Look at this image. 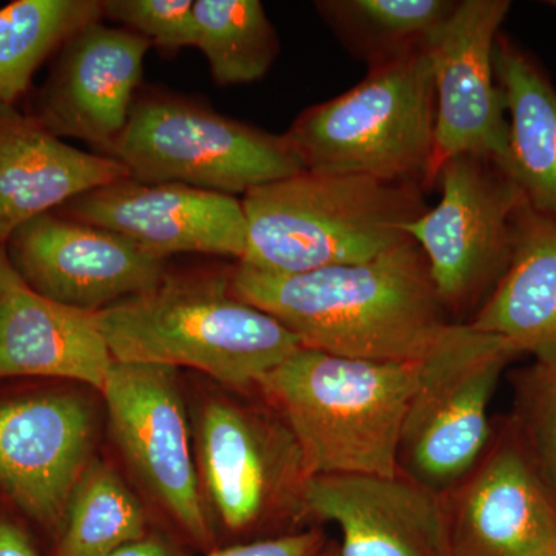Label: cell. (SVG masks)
I'll return each mask as SVG.
<instances>
[{
    "instance_id": "16",
    "label": "cell",
    "mask_w": 556,
    "mask_h": 556,
    "mask_svg": "<svg viewBox=\"0 0 556 556\" xmlns=\"http://www.w3.org/2000/svg\"><path fill=\"white\" fill-rule=\"evenodd\" d=\"M150 42L93 22L60 49L31 118L58 138L89 142L113 156L135 104Z\"/></svg>"
},
{
    "instance_id": "6",
    "label": "cell",
    "mask_w": 556,
    "mask_h": 556,
    "mask_svg": "<svg viewBox=\"0 0 556 556\" xmlns=\"http://www.w3.org/2000/svg\"><path fill=\"white\" fill-rule=\"evenodd\" d=\"M518 357L503 339L452 321L417 362L399 452L402 473L442 495L459 484L492 442L490 404Z\"/></svg>"
},
{
    "instance_id": "9",
    "label": "cell",
    "mask_w": 556,
    "mask_h": 556,
    "mask_svg": "<svg viewBox=\"0 0 556 556\" xmlns=\"http://www.w3.org/2000/svg\"><path fill=\"white\" fill-rule=\"evenodd\" d=\"M434 185L441 200L405 233L422 251L445 311L475 314L510 265L527 200L506 172L481 156L445 161Z\"/></svg>"
},
{
    "instance_id": "29",
    "label": "cell",
    "mask_w": 556,
    "mask_h": 556,
    "mask_svg": "<svg viewBox=\"0 0 556 556\" xmlns=\"http://www.w3.org/2000/svg\"><path fill=\"white\" fill-rule=\"evenodd\" d=\"M0 556H43L36 530L0 500Z\"/></svg>"
},
{
    "instance_id": "33",
    "label": "cell",
    "mask_w": 556,
    "mask_h": 556,
    "mask_svg": "<svg viewBox=\"0 0 556 556\" xmlns=\"http://www.w3.org/2000/svg\"><path fill=\"white\" fill-rule=\"evenodd\" d=\"M448 556H466V555H460V554H457V552L450 551Z\"/></svg>"
},
{
    "instance_id": "30",
    "label": "cell",
    "mask_w": 556,
    "mask_h": 556,
    "mask_svg": "<svg viewBox=\"0 0 556 556\" xmlns=\"http://www.w3.org/2000/svg\"><path fill=\"white\" fill-rule=\"evenodd\" d=\"M108 556H186L181 548L175 546L167 538L149 533L141 540L116 548Z\"/></svg>"
},
{
    "instance_id": "17",
    "label": "cell",
    "mask_w": 556,
    "mask_h": 556,
    "mask_svg": "<svg viewBox=\"0 0 556 556\" xmlns=\"http://www.w3.org/2000/svg\"><path fill=\"white\" fill-rule=\"evenodd\" d=\"M306 521L338 526L339 556H448L444 495L407 475H321L303 495Z\"/></svg>"
},
{
    "instance_id": "19",
    "label": "cell",
    "mask_w": 556,
    "mask_h": 556,
    "mask_svg": "<svg viewBox=\"0 0 556 556\" xmlns=\"http://www.w3.org/2000/svg\"><path fill=\"white\" fill-rule=\"evenodd\" d=\"M113 364L94 313L40 298L21 278L3 292L0 380H58L102 394Z\"/></svg>"
},
{
    "instance_id": "24",
    "label": "cell",
    "mask_w": 556,
    "mask_h": 556,
    "mask_svg": "<svg viewBox=\"0 0 556 556\" xmlns=\"http://www.w3.org/2000/svg\"><path fill=\"white\" fill-rule=\"evenodd\" d=\"M102 17L101 0H17L0 10V104H16L47 58Z\"/></svg>"
},
{
    "instance_id": "23",
    "label": "cell",
    "mask_w": 556,
    "mask_h": 556,
    "mask_svg": "<svg viewBox=\"0 0 556 556\" xmlns=\"http://www.w3.org/2000/svg\"><path fill=\"white\" fill-rule=\"evenodd\" d=\"M146 535L137 495L112 464L94 456L70 496L53 556H108Z\"/></svg>"
},
{
    "instance_id": "12",
    "label": "cell",
    "mask_w": 556,
    "mask_h": 556,
    "mask_svg": "<svg viewBox=\"0 0 556 556\" xmlns=\"http://www.w3.org/2000/svg\"><path fill=\"white\" fill-rule=\"evenodd\" d=\"M510 5L507 0H459L428 46L437 126L427 186L434 185L445 161L459 155L492 160L506 172L508 121L495 54Z\"/></svg>"
},
{
    "instance_id": "20",
    "label": "cell",
    "mask_w": 556,
    "mask_h": 556,
    "mask_svg": "<svg viewBox=\"0 0 556 556\" xmlns=\"http://www.w3.org/2000/svg\"><path fill=\"white\" fill-rule=\"evenodd\" d=\"M467 324L519 356L556 357V215L526 204L510 265Z\"/></svg>"
},
{
    "instance_id": "18",
    "label": "cell",
    "mask_w": 556,
    "mask_h": 556,
    "mask_svg": "<svg viewBox=\"0 0 556 556\" xmlns=\"http://www.w3.org/2000/svg\"><path fill=\"white\" fill-rule=\"evenodd\" d=\"M126 178L118 160L73 148L14 105L0 104V247L30 219Z\"/></svg>"
},
{
    "instance_id": "13",
    "label": "cell",
    "mask_w": 556,
    "mask_h": 556,
    "mask_svg": "<svg viewBox=\"0 0 556 556\" xmlns=\"http://www.w3.org/2000/svg\"><path fill=\"white\" fill-rule=\"evenodd\" d=\"M5 251L25 287L87 313L150 291L167 274L166 258L60 212L39 215L14 230Z\"/></svg>"
},
{
    "instance_id": "21",
    "label": "cell",
    "mask_w": 556,
    "mask_h": 556,
    "mask_svg": "<svg viewBox=\"0 0 556 556\" xmlns=\"http://www.w3.org/2000/svg\"><path fill=\"white\" fill-rule=\"evenodd\" d=\"M496 76L508 121V177L530 207L556 215V89L525 50L500 35Z\"/></svg>"
},
{
    "instance_id": "34",
    "label": "cell",
    "mask_w": 556,
    "mask_h": 556,
    "mask_svg": "<svg viewBox=\"0 0 556 556\" xmlns=\"http://www.w3.org/2000/svg\"><path fill=\"white\" fill-rule=\"evenodd\" d=\"M548 5L554 7V9L556 10V0H552V2H548Z\"/></svg>"
},
{
    "instance_id": "32",
    "label": "cell",
    "mask_w": 556,
    "mask_h": 556,
    "mask_svg": "<svg viewBox=\"0 0 556 556\" xmlns=\"http://www.w3.org/2000/svg\"><path fill=\"white\" fill-rule=\"evenodd\" d=\"M324 556H339L338 546L336 544H327V548H325Z\"/></svg>"
},
{
    "instance_id": "8",
    "label": "cell",
    "mask_w": 556,
    "mask_h": 556,
    "mask_svg": "<svg viewBox=\"0 0 556 556\" xmlns=\"http://www.w3.org/2000/svg\"><path fill=\"white\" fill-rule=\"evenodd\" d=\"M112 159L144 182L237 195L305 170L285 138L170 94L135 101Z\"/></svg>"
},
{
    "instance_id": "2",
    "label": "cell",
    "mask_w": 556,
    "mask_h": 556,
    "mask_svg": "<svg viewBox=\"0 0 556 556\" xmlns=\"http://www.w3.org/2000/svg\"><path fill=\"white\" fill-rule=\"evenodd\" d=\"M115 362L192 368L229 388L257 387L299 339L237 298L230 274H179L94 313Z\"/></svg>"
},
{
    "instance_id": "27",
    "label": "cell",
    "mask_w": 556,
    "mask_h": 556,
    "mask_svg": "<svg viewBox=\"0 0 556 556\" xmlns=\"http://www.w3.org/2000/svg\"><path fill=\"white\" fill-rule=\"evenodd\" d=\"M195 0H102V16L167 53L195 47Z\"/></svg>"
},
{
    "instance_id": "11",
    "label": "cell",
    "mask_w": 556,
    "mask_h": 556,
    "mask_svg": "<svg viewBox=\"0 0 556 556\" xmlns=\"http://www.w3.org/2000/svg\"><path fill=\"white\" fill-rule=\"evenodd\" d=\"M101 396L110 437L138 484L179 533L211 552L217 530L201 495L178 369L115 362Z\"/></svg>"
},
{
    "instance_id": "14",
    "label": "cell",
    "mask_w": 556,
    "mask_h": 556,
    "mask_svg": "<svg viewBox=\"0 0 556 556\" xmlns=\"http://www.w3.org/2000/svg\"><path fill=\"white\" fill-rule=\"evenodd\" d=\"M450 551L466 556H556V497L510 419L478 466L444 493Z\"/></svg>"
},
{
    "instance_id": "31",
    "label": "cell",
    "mask_w": 556,
    "mask_h": 556,
    "mask_svg": "<svg viewBox=\"0 0 556 556\" xmlns=\"http://www.w3.org/2000/svg\"><path fill=\"white\" fill-rule=\"evenodd\" d=\"M16 270L11 266L9 255H7L5 247H0V298L14 283L20 280Z\"/></svg>"
},
{
    "instance_id": "4",
    "label": "cell",
    "mask_w": 556,
    "mask_h": 556,
    "mask_svg": "<svg viewBox=\"0 0 556 556\" xmlns=\"http://www.w3.org/2000/svg\"><path fill=\"white\" fill-rule=\"evenodd\" d=\"M248 249L239 265L300 274L367 262L407 240L426 214L422 188L302 170L244 193Z\"/></svg>"
},
{
    "instance_id": "3",
    "label": "cell",
    "mask_w": 556,
    "mask_h": 556,
    "mask_svg": "<svg viewBox=\"0 0 556 556\" xmlns=\"http://www.w3.org/2000/svg\"><path fill=\"white\" fill-rule=\"evenodd\" d=\"M417 362H376L300 346L257 383L294 434L311 477L402 473V430Z\"/></svg>"
},
{
    "instance_id": "25",
    "label": "cell",
    "mask_w": 556,
    "mask_h": 556,
    "mask_svg": "<svg viewBox=\"0 0 556 556\" xmlns=\"http://www.w3.org/2000/svg\"><path fill=\"white\" fill-rule=\"evenodd\" d=\"M195 47L219 86L257 83L278 54V38L258 0H195Z\"/></svg>"
},
{
    "instance_id": "1",
    "label": "cell",
    "mask_w": 556,
    "mask_h": 556,
    "mask_svg": "<svg viewBox=\"0 0 556 556\" xmlns=\"http://www.w3.org/2000/svg\"><path fill=\"white\" fill-rule=\"evenodd\" d=\"M237 298L265 311L300 345L334 356L413 364L452 321L412 239L367 262L270 274L237 265Z\"/></svg>"
},
{
    "instance_id": "10",
    "label": "cell",
    "mask_w": 556,
    "mask_h": 556,
    "mask_svg": "<svg viewBox=\"0 0 556 556\" xmlns=\"http://www.w3.org/2000/svg\"><path fill=\"white\" fill-rule=\"evenodd\" d=\"M97 412L73 383L0 380V500L51 543L94 457Z\"/></svg>"
},
{
    "instance_id": "15",
    "label": "cell",
    "mask_w": 556,
    "mask_h": 556,
    "mask_svg": "<svg viewBox=\"0 0 556 556\" xmlns=\"http://www.w3.org/2000/svg\"><path fill=\"white\" fill-rule=\"evenodd\" d=\"M54 212L118 233L161 258L208 254L241 262L247 254L248 222L241 201L178 182L121 179Z\"/></svg>"
},
{
    "instance_id": "5",
    "label": "cell",
    "mask_w": 556,
    "mask_h": 556,
    "mask_svg": "<svg viewBox=\"0 0 556 556\" xmlns=\"http://www.w3.org/2000/svg\"><path fill=\"white\" fill-rule=\"evenodd\" d=\"M437 91L428 49L369 68L357 86L306 109L285 138L305 170L427 186Z\"/></svg>"
},
{
    "instance_id": "7",
    "label": "cell",
    "mask_w": 556,
    "mask_h": 556,
    "mask_svg": "<svg viewBox=\"0 0 556 556\" xmlns=\"http://www.w3.org/2000/svg\"><path fill=\"white\" fill-rule=\"evenodd\" d=\"M193 455L215 529L249 535L305 522L309 475L294 434L273 408L208 393L193 408Z\"/></svg>"
},
{
    "instance_id": "28",
    "label": "cell",
    "mask_w": 556,
    "mask_h": 556,
    "mask_svg": "<svg viewBox=\"0 0 556 556\" xmlns=\"http://www.w3.org/2000/svg\"><path fill=\"white\" fill-rule=\"evenodd\" d=\"M327 538L317 527L212 548L204 556H324Z\"/></svg>"
},
{
    "instance_id": "26",
    "label": "cell",
    "mask_w": 556,
    "mask_h": 556,
    "mask_svg": "<svg viewBox=\"0 0 556 556\" xmlns=\"http://www.w3.org/2000/svg\"><path fill=\"white\" fill-rule=\"evenodd\" d=\"M510 422L556 497V357L533 358L515 375Z\"/></svg>"
},
{
    "instance_id": "22",
    "label": "cell",
    "mask_w": 556,
    "mask_h": 556,
    "mask_svg": "<svg viewBox=\"0 0 556 556\" xmlns=\"http://www.w3.org/2000/svg\"><path fill=\"white\" fill-rule=\"evenodd\" d=\"M354 56L369 68L428 49L456 0H321L314 3Z\"/></svg>"
}]
</instances>
